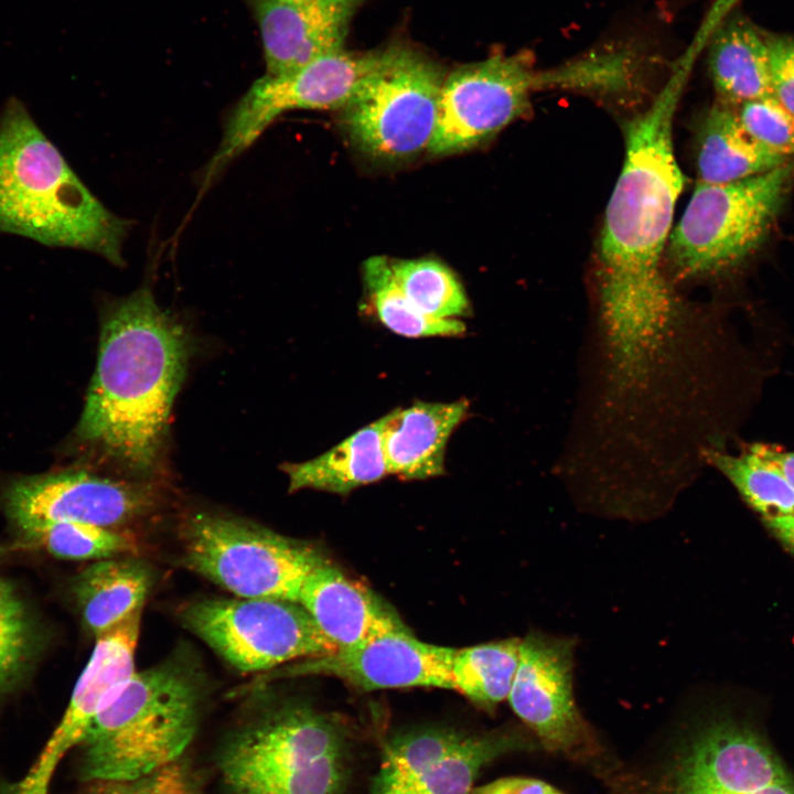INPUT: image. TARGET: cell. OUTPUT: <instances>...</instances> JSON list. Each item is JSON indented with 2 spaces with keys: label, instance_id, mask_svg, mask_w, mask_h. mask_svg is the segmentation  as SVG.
Listing matches in <instances>:
<instances>
[{
  "label": "cell",
  "instance_id": "1",
  "mask_svg": "<svg viewBox=\"0 0 794 794\" xmlns=\"http://www.w3.org/2000/svg\"><path fill=\"white\" fill-rule=\"evenodd\" d=\"M187 356L183 329L158 305L150 289L116 301L101 326L78 438L132 472L150 473Z\"/></svg>",
  "mask_w": 794,
  "mask_h": 794
},
{
  "label": "cell",
  "instance_id": "2",
  "mask_svg": "<svg viewBox=\"0 0 794 794\" xmlns=\"http://www.w3.org/2000/svg\"><path fill=\"white\" fill-rule=\"evenodd\" d=\"M698 54L689 46L652 104L627 124L624 162L601 232L596 300L654 299L676 291L663 265L685 183L673 125Z\"/></svg>",
  "mask_w": 794,
  "mask_h": 794
},
{
  "label": "cell",
  "instance_id": "3",
  "mask_svg": "<svg viewBox=\"0 0 794 794\" xmlns=\"http://www.w3.org/2000/svg\"><path fill=\"white\" fill-rule=\"evenodd\" d=\"M132 226L106 208L13 99L0 117V230L124 266Z\"/></svg>",
  "mask_w": 794,
  "mask_h": 794
},
{
  "label": "cell",
  "instance_id": "4",
  "mask_svg": "<svg viewBox=\"0 0 794 794\" xmlns=\"http://www.w3.org/2000/svg\"><path fill=\"white\" fill-rule=\"evenodd\" d=\"M203 693V673L185 653L135 672L88 726L79 743L82 777L129 781L183 757Z\"/></svg>",
  "mask_w": 794,
  "mask_h": 794
},
{
  "label": "cell",
  "instance_id": "5",
  "mask_svg": "<svg viewBox=\"0 0 794 794\" xmlns=\"http://www.w3.org/2000/svg\"><path fill=\"white\" fill-rule=\"evenodd\" d=\"M612 83L609 60L598 50L550 68H538L529 53L493 54L446 75L431 155L471 150L526 115L543 90L604 96Z\"/></svg>",
  "mask_w": 794,
  "mask_h": 794
},
{
  "label": "cell",
  "instance_id": "6",
  "mask_svg": "<svg viewBox=\"0 0 794 794\" xmlns=\"http://www.w3.org/2000/svg\"><path fill=\"white\" fill-rule=\"evenodd\" d=\"M217 768L230 794H340L344 736L309 706L281 705L233 730L218 750Z\"/></svg>",
  "mask_w": 794,
  "mask_h": 794
},
{
  "label": "cell",
  "instance_id": "7",
  "mask_svg": "<svg viewBox=\"0 0 794 794\" xmlns=\"http://www.w3.org/2000/svg\"><path fill=\"white\" fill-rule=\"evenodd\" d=\"M794 185V160L743 180L697 182L666 255L676 283L729 272L765 243Z\"/></svg>",
  "mask_w": 794,
  "mask_h": 794
},
{
  "label": "cell",
  "instance_id": "8",
  "mask_svg": "<svg viewBox=\"0 0 794 794\" xmlns=\"http://www.w3.org/2000/svg\"><path fill=\"white\" fill-rule=\"evenodd\" d=\"M442 66L421 51L394 44L339 110L352 144L372 160L397 163L428 150L434 133Z\"/></svg>",
  "mask_w": 794,
  "mask_h": 794
},
{
  "label": "cell",
  "instance_id": "9",
  "mask_svg": "<svg viewBox=\"0 0 794 794\" xmlns=\"http://www.w3.org/2000/svg\"><path fill=\"white\" fill-rule=\"evenodd\" d=\"M182 562L238 598L299 601L304 580L326 558L255 523L198 513L182 527Z\"/></svg>",
  "mask_w": 794,
  "mask_h": 794
},
{
  "label": "cell",
  "instance_id": "10",
  "mask_svg": "<svg viewBox=\"0 0 794 794\" xmlns=\"http://www.w3.org/2000/svg\"><path fill=\"white\" fill-rule=\"evenodd\" d=\"M184 625L240 672H264L285 663L334 653L297 601L210 598L181 612Z\"/></svg>",
  "mask_w": 794,
  "mask_h": 794
},
{
  "label": "cell",
  "instance_id": "11",
  "mask_svg": "<svg viewBox=\"0 0 794 794\" xmlns=\"http://www.w3.org/2000/svg\"><path fill=\"white\" fill-rule=\"evenodd\" d=\"M379 51L345 49L298 69L256 79L227 115L223 137L203 174L206 186L248 149L281 114L293 109L340 110L373 69Z\"/></svg>",
  "mask_w": 794,
  "mask_h": 794
},
{
  "label": "cell",
  "instance_id": "12",
  "mask_svg": "<svg viewBox=\"0 0 794 794\" xmlns=\"http://www.w3.org/2000/svg\"><path fill=\"white\" fill-rule=\"evenodd\" d=\"M646 794H794V776L754 730L719 718L685 740Z\"/></svg>",
  "mask_w": 794,
  "mask_h": 794
},
{
  "label": "cell",
  "instance_id": "13",
  "mask_svg": "<svg viewBox=\"0 0 794 794\" xmlns=\"http://www.w3.org/2000/svg\"><path fill=\"white\" fill-rule=\"evenodd\" d=\"M575 646L572 637L528 633L507 699L547 750L581 759L597 747L575 702Z\"/></svg>",
  "mask_w": 794,
  "mask_h": 794
},
{
  "label": "cell",
  "instance_id": "14",
  "mask_svg": "<svg viewBox=\"0 0 794 794\" xmlns=\"http://www.w3.org/2000/svg\"><path fill=\"white\" fill-rule=\"evenodd\" d=\"M3 504L22 533L64 521L117 529L147 515L154 497L141 485L86 471H64L12 481L3 493Z\"/></svg>",
  "mask_w": 794,
  "mask_h": 794
},
{
  "label": "cell",
  "instance_id": "15",
  "mask_svg": "<svg viewBox=\"0 0 794 794\" xmlns=\"http://www.w3.org/2000/svg\"><path fill=\"white\" fill-rule=\"evenodd\" d=\"M454 648L422 642L409 630L395 631L367 643L301 659L280 676L323 675L361 690L408 687L453 689Z\"/></svg>",
  "mask_w": 794,
  "mask_h": 794
},
{
  "label": "cell",
  "instance_id": "16",
  "mask_svg": "<svg viewBox=\"0 0 794 794\" xmlns=\"http://www.w3.org/2000/svg\"><path fill=\"white\" fill-rule=\"evenodd\" d=\"M141 611L96 637L62 720L25 775L30 782L49 786L60 760L79 745L95 716L136 672Z\"/></svg>",
  "mask_w": 794,
  "mask_h": 794
},
{
  "label": "cell",
  "instance_id": "17",
  "mask_svg": "<svg viewBox=\"0 0 794 794\" xmlns=\"http://www.w3.org/2000/svg\"><path fill=\"white\" fill-rule=\"evenodd\" d=\"M268 75L344 50L357 0H253Z\"/></svg>",
  "mask_w": 794,
  "mask_h": 794
},
{
  "label": "cell",
  "instance_id": "18",
  "mask_svg": "<svg viewBox=\"0 0 794 794\" xmlns=\"http://www.w3.org/2000/svg\"><path fill=\"white\" fill-rule=\"evenodd\" d=\"M298 602L336 651L408 630L387 602L326 559L309 573Z\"/></svg>",
  "mask_w": 794,
  "mask_h": 794
},
{
  "label": "cell",
  "instance_id": "19",
  "mask_svg": "<svg viewBox=\"0 0 794 794\" xmlns=\"http://www.w3.org/2000/svg\"><path fill=\"white\" fill-rule=\"evenodd\" d=\"M465 398L452 403L417 401L385 415L383 448L389 474L426 480L444 474L448 441L468 417Z\"/></svg>",
  "mask_w": 794,
  "mask_h": 794
},
{
  "label": "cell",
  "instance_id": "20",
  "mask_svg": "<svg viewBox=\"0 0 794 794\" xmlns=\"http://www.w3.org/2000/svg\"><path fill=\"white\" fill-rule=\"evenodd\" d=\"M708 68L719 103L772 96L764 34L742 17L723 18L708 42Z\"/></svg>",
  "mask_w": 794,
  "mask_h": 794
},
{
  "label": "cell",
  "instance_id": "21",
  "mask_svg": "<svg viewBox=\"0 0 794 794\" xmlns=\"http://www.w3.org/2000/svg\"><path fill=\"white\" fill-rule=\"evenodd\" d=\"M153 583L150 567L136 558H109L86 567L72 592L87 629L97 637L142 610Z\"/></svg>",
  "mask_w": 794,
  "mask_h": 794
},
{
  "label": "cell",
  "instance_id": "22",
  "mask_svg": "<svg viewBox=\"0 0 794 794\" xmlns=\"http://www.w3.org/2000/svg\"><path fill=\"white\" fill-rule=\"evenodd\" d=\"M792 160L755 140L731 106L717 103L701 122L697 149L698 182L730 183L771 171Z\"/></svg>",
  "mask_w": 794,
  "mask_h": 794
},
{
  "label": "cell",
  "instance_id": "23",
  "mask_svg": "<svg viewBox=\"0 0 794 794\" xmlns=\"http://www.w3.org/2000/svg\"><path fill=\"white\" fill-rule=\"evenodd\" d=\"M384 423L385 416L314 459L285 464L289 491L314 489L345 495L388 475L383 448Z\"/></svg>",
  "mask_w": 794,
  "mask_h": 794
},
{
  "label": "cell",
  "instance_id": "24",
  "mask_svg": "<svg viewBox=\"0 0 794 794\" xmlns=\"http://www.w3.org/2000/svg\"><path fill=\"white\" fill-rule=\"evenodd\" d=\"M517 733L468 736L452 752L387 794H470L481 770L504 753L532 749Z\"/></svg>",
  "mask_w": 794,
  "mask_h": 794
},
{
  "label": "cell",
  "instance_id": "25",
  "mask_svg": "<svg viewBox=\"0 0 794 794\" xmlns=\"http://www.w3.org/2000/svg\"><path fill=\"white\" fill-rule=\"evenodd\" d=\"M521 640L513 637L455 650L453 689L475 705L494 709L507 699L519 659Z\"/></svg>",
  "mask_w": 794,
  "mask_h": 794
},
{
  "label": "cell",
  "instance_id": "26",
  "mask_svg": "<svg viewBox=\"0 0 794 794\" xmlns=\"http://www.w3.org/2000/svg\"><path fill=\"white\" fill-rule=\"evenodd\" d=\"M702 461L718 470L763 519L794 514V489L780 470L752 447L739 454L707 449Z\"/></svg>",
  "mask_w": 794,
  "mask_h": 794
},
{
  "label": "cell",
  "instance_id": "27",
  "mask_svg": "<svg viewBox=\"0 0 794 794\" xmlns=\"http://www.w3.org/2000/svg\"><path fill=\"white\" fill-rule=\"evenodd\" d=\"M364 281L378 320L390 331L407 337L457 336L465 332L460 319H436L418 310L396 285L389 259L369 257L363 265Z\"/></svg>",
  "mask_w": 794,
  "mask_h": 794
},
{
  "label": "cell",
  "instance_id": "28",
  "mask_svg": "<svg viewBox=\"0 0 794 794\" xmlns=\"http://www.w3.org/2000/svg\"><path fill=\"white\" fill-rule=\"evenodd\" d=\"M468 734L449 728H422L395 736L386 745L369 794H387L455 750Z\"/></svg>",
  "mask_w": 794,
  "mask_h": 794
},
{
  "label": "cell",
  "instance_id": "29",
  "mask_svg": "<svg viewBox=\"0 0 794 794\" xmlns=\"http://www.w3.org/2000/svg\"><path fill=\"white\" fill-rule=\"evenodd\" d=\"M389 266L401 293L422 313L436 319L469 315L464 288L444 264L419 258L389 260Z\"/></svg>",
  "mask_w": 794,
  "mask_h": 794
},
{
  "label": "cell",
  "instance_id": "30",
  "mask_svg": "<svg viewBox=\"0 0 794 794\" xmlns=\"http://www.w3.org/2000/svg\"><path fill=\"white\" fill-rule=\"evenodd\" d=\"M51 555L72 560H103L132 555L136 538L118 529L78 522H51L22 533Z\"/></svg>",
  "mask_w": 794,
  "mask_h": 794
},
{
  "label": "cell",
  "instance_id": "31",
  "mask_svg": "<svg viewBox=\"0 0 794 794\" xmlns=\"http://www.w3.org/2000/svg\"><path fill=\"white\" fill-rule=\"evenodd\" d=\"M34 647L35 630L26 605L13 587L0 578V693L23 675Z\"/></svg>",
  "mask_w": 794,
  "mask_h": 794
},
{
  "label": "cell",
  "instance_id": "32",
  "mask_svg": "<svg viewBox=\"0 0 794 794\" xmlns=\"http://www.w3.org/2000/svg\"><path fill=\"white\" fill-rule=\"evenodd\" d=\"M738 117L745 130L764 147L794 159V115L774 97L740 105Z\"/></svg>",
  "mask_w": 794,
  "mask_h": 794
},
{
  "label": "cell",
  "instance_id": "33",
  "mask_svg": "<svg viewBox=\"0 0 794 794\" xmlns=\"http://www.w3.org/2000/svg\"><path fill=\"white\" fill-rule=\"evenodd\" d=\"M103 783L110 794H203L193 769L183 757L133 780Z\"/></svg>",
  "mask_w": 794,
  "mask_h": 794
},
{
  "label": "cell",
  "instance_id": "34",
  "mask_svg": "<svg viewBox=\"0 0 794 794\" xmlns=\"http://www.w3.org/2000/svg\"><path fill=\"white\" fill-rule=\"evenodd\" d=\"M763 34L768 47L772 96L794 115V39Z\"/></svg>",
  "mask_w": 794,
  "mask_h": 794
},
{
  "label": "cell",
  "instance_id": "35",
  "mask_svg": "<svg viewBox=\"0 0 794 794\" xmlns=\"http://www.w3.org/2000/svg\"><path fill=\"white\" fill-rule=\"evenodd\" d=\"M470 794H562L551 785L528 777H503L479 787Z\"/></svg>",
  "mask_w": 794,
  "mask_h": 794
},
{
  "label": "cell",
  "instance_id": "36",
  "mask_svg": "<svg viewBox=\"0 0 794 794\" xmlns=\"http://www.w3.org/2000/svg\"><path fill=\"white\" fill-rule=\"evenodd\" d=\"M751 447L775 465L794 489V451H785L764 443H755Z\"/></svg>",
  "mask_w": 794,
  "mask_h": 794
},
{
  "label": "cell",
  "instance_id": "37",
  "mask_svg": "<svg viewBox=\"0 0 794 794\" xmlns=\"http://www.w3.org/2000/svg\"><path fill=\"white\" fill-rule=\"evenodd\" d=\"M771 533L794 552V514L763 519Z\"/></svg>",
  "mask_w": 794,
  "mask_h": 794
},
{
  "label": "cell",
  "instance_id": "38",
  "mask_svg": "<svg viewBox=\"0 0 794 794\" xmlns=\"http://www.w3.org/2000/svg\"><path fill=\"white\" fill-rule=\"evenodd\" d=\"M86 794H110L106 783L97 782V784Z\"/></svg>",
  "mask_w": 794,
  "mask_h": 794
}]
</instances>
